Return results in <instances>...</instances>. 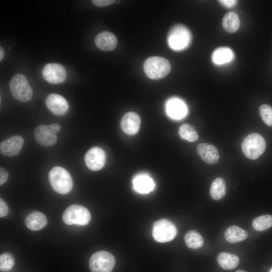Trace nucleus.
Wrapping results in <instances>:
<instances>
[{
  "instance_id": "nucleus-31",
  "label": "nucleus",
  "mask_w": 272,
  "mask_h": 272,
  "mask_svg": "<svg viewBox=\"0 0 272 272\" xmlns=\"http://www.w3.org/2000/svg\"><path fill=\"white\" fill-rule=\"evenodd\" d=\"M8 213V208L5 201L2 199H0V217L1 218L5 217Z\"/></svg>"
},
{
  "instance_id": "nucleus-6",
  "label": "nucleus",
  "mask_w": 272,
  "mask_h": 272,
  "mask_svg": "<svg viewBox=\"0 0 272 272\" xmlns=\"http://www.w3.org/2000/svg\"><path fill=\"white\" fill-rule=\"evenodd\" d=\"M91 214L85 207L78 205L69 206L63 212L62 220L67 225L85 226L91 220Z\"/></svg>"
},
{
  "instance_id": "nucleus-33",
  "label": "nucleus",
  "mask_w": 272,
  "mask_h": 272,
  "mask_svg": "<svg viewBox=\"0 0 272 272\" xmlns=\"http://www.w3.org/2000/svg\"><path fill=\"white\" fill-rule=\"evenodd\" d=\"M221 3H222L223 5L227 7H231L233 6L234 5V4L236 3V1H220Z\"/></svg>"
},
{
  "instance_id": "nucleus-19",
  "label": "nucleus",
  "mask_w": 272,
  "mask_h": 272,
  "mask_svg": "<svg viewBox=\"0 0 272 272\" xmlns=\"http://www.w3.org/2000/svg\"><path fill=\"white\" fill-rule=\"evenodd\" d=\"M47 221L46 216L42 213L35 211L29 214L25 220L27 227L32 231H38L44 228Z\"/></svg>"
},
{
  "instance_id": "nucleus-9",
  "label": "nucleus",
  "mask_w": 272,
  "mask_h": 272,
  "mask_svg": "<svg viewBox=\"0 0 272 272\" xmlns=\"http://www.w3.org/2000/svg\"><path fill=\"white\" fill-rule=\"evenodd\" d=\"M43 78L48 83L58 84L63 82L66 78L65 68L57 63H47L42 71Z\"/></svg>"
},
{
  "instance_id": "nucleus-36",
  "label": "nucleus",
  "mask_w": 272,
  "mask_h": 272,
  "mask_svg": "<svg viewBox=\"0 0 272 272\" xmlns=\"http://www.w3.org/2000/svg\"><path fill=\"white\" fill-rule=\"evenodd\" d=\"M236 272H246V271H243V270H238V271H236Z\"/></svg>"
},
{
  "instance_id": "nucleus-27",
  "label": "nucleus",
  "mask_w": 272,
  "mask_h": 272,
  "mask_svg": "<svg viewBox=\"0 0 272 272\" xmlns=\"http://www.w3.org/2000/svg\"><path fill=\"white\" fill-rule=\"evenodd\" d=\"M252 225L256 231H265L272 227V216L265 215L256 217L253 220Z\"/></svg>"
},
{
  "instance_id": "nucleus-10",
  "label": "nucleus",
  "mask_w": 272,
  "mask_h": 272,
  "mask_svg": "<svg viewBox=\"0 0 272 272\" xmlns=\"http://www.w3.org/2000/svg\"><path fill=\"white\" fill-rule=\"evenodd\" d=\"M106 161L104 151L100 147H94L90 149L85 156V162L87 167L92 171L101 170Z\"/></svg>"
},
{
  "instance_id": "nucleus-34",
  "label": "nucleus",
  "mask_w": 272,
  "mask_h": 272,
  "mask_svg": "<svg viewBox=\"0 0 272 272\" xmlns=\"http://www.w3.org/2000/svg\"><path fill=\"white\" fill-rule=\"evenodd\" d=\"M50 127L54 130L56 133L59 132L61 128L60 125L57 123H53L49 124Z\"/></svg>"
},
{
  "instance_id": "nucleus-5",
  "label": "nucleus",
  "mask_w": 272,
  "mask_h": 272,
  "mask_svg": "<svg viewBox=\"0 0 272 272\" xmlns=\"http://www.w3.org/2000/svg\"><path fill=\"white\" fill-rule=\"evenodd\" d=\"M10 89L13 96L19 101L25 102L32 98V88L27 79L23 75L16 74L11 79Z\"/></svg>"
},
{
  "instance_id": "nucleus-2",
  "label": "nucleus",
  "mask_w": 272,
  "mask_h": 272,
  "mask_svg": "<svg viewBox=\"0 0 272 272\" xmlns=\"http://www.w3.org/2000/svg\"><path fill=\"white\" fill-rule=\"evenodd\" d=\"M146 76L152 80H159L166 77L171 71V65L165 58L153 56L147 58L144 64Z\"/></svg>"
},
{
  "instance_id": "nucleus-32",
  "label": "nucleus",
  "mask_w": 272,
  "mask_h": 272,
  "mask_svg": "<svg viewBox=\"0 0 272 272\" xmlns=\"http://www.w3.org/2000/svg\"><path fill=\"white\" fill-rule=\"evenodd\" d=\"M9 177L8 172L3 168H0V185L4 184L7 180Z\"/></svg>"
},
{
  "instance_id": "nucleus-15",
  "label": "nucleus",
  "mask_w": 272,
  "mask_h": 272,
  "mask_svg": "<svg viewBox=\"0 0 272 272\" xmlns=\"http://www.w3.org/2000/svg\"><path fill=\"white\" fill-rule=\"evenodd\" d=\"M133 188L141 194L151 192L155 187V183L151 177L147 173L136 175L132 179Z\"/></svg>"
},
{
  "instance_id": "nucleus-28",
  "label": "nucleus",
  "mask_w": 272,
  "mask_h": 272,
  "mask_svg": "<svg viewBox=\"0 0 272 272\" xmlns=\"http://www.w3.org/2000/svg\"><path fill=\"white\" fill-rule=\"evenodd\" d=\"M15 264L13 255L9 252H5L0 256V269L1 271H7L12 269Z\"/></svg>"
},
{
  "instance_id": "nucleus-23",
  "label": "nucleus",
  "mask_w": 272,
  "mask_h": 272,
  "mask_svg": "<svg viewBox=\"0 0 272 272\" xmlns=\"http://www.w3.org/2000/svg\"><path fill=\"white\" fill-rule=\"evenodd\" d=\"M226 185L225 180L222 177H217L212 182L210 194L212 198L216 200L222 199L226 194Z\"/></svg>"
},
{
  "instance_id": "nucleus-20",
  "label": "nucleus",
  "mask_w": 272,
  "mask_h": 272,
  "mask_svg": "<svg viewBox=\"0 0 272 272\" xmlns=\"http://www.w3.org/2000/svg\"><path fill=\"white\" fill-rule=\"evenodd\" d=\"M217 260L220 267L226 270H232L235 268L240 262L239 258L237 255L224 252L218 254Z\"/></svg>"
},
{
  "instance_id": "nucleus-13",
  "label": "nucleus",
  "mask_w": 272,
  "mask_h": 272,
  "mask_svg": "<svg viewBox=\"0 0 272 272\" xmlns=\"http://www.w3.org/2000/svg\"><path fill=\"white\" fill-rule=\"evenodd\" d=\"M141 118L135 112L129 111L123 115L120 121L122 130L126 134L133 135L137 133L140 127Z\"/></svg>"
},
{
  "instance_id": "nucleus-4",
  "label": "nucleus",
  "mask_w": 272,
  "mask_h": 272,
  "mask_svg": "<svg viewBox=\"0 0 272 272\" xmlns=\"http://www.w3.org/2000/svg\"><path fill=\"white\" fill-rule=\"evenodd\" d=\"M266 143L264 138L257 133L248 134L244 138L241 145L244 156L251 160L257 159L264 153Z\"/></svg>"
},
{
  "instance_id": "nucleus-24",
  "label": "nucleus",
  "mask_w": 272,
  "mask_h": 272,
  "mask_svg": "<svg viewBox=\"0 0 272 272\" xmlns=\"http://www.w3.org/2000/svg\"><path fill=\"white\" fill-rule=\"evenodd\" d=\"M222 25L226 31L234 33L238 29L240 26V19L238 15L234 12L226 13L222 20Z\"/></svg>"
},
{
  "instance_id": "nucleus-26",
  "label": "nucleus",
  "mask_w": 272,
  "mask_h": 272,
  "mask_svg": "<svg viewBox=\"0 0 272 272\" xmlns=\"http://www.w3.org/2000/svg\"><path fill=\"white\" fill-rule=\"evenodd\" d=\"M178 132L181 139L190 142H195L198 139V134L195 127L188 123L182 124Z\"/></svg>"
},
{
  "instance_id": "nucleus-12",
  "label": "nucleus",
  "mask_w": 272,
  "mask_h": 272,
  "mask_svg": "<svg viewBox=\"0 0 272 272\" xmlns=\"http://www.w3.org/2000/svg\"><path fill=\"white\" fill-rule=\"evenodd\" d=\"M24 143V139L20 135L10 137L1 142V153L7 157L16 156L21 151Z\"/></svg>"
},
{
  "instance_id": "nucleus-8",
  "label": "nucleus",
  "mask_w": 272,
  "mask_h": 272,
  "mask_svg": "<svg viewBox=\"0 0 272 272\" xmlns=\"http://www.w3.org/2000/svg\"><path fill=\"white\" fill-rule=\"evenodd\" d=\"M115 263L114 256L104 250L94 253L89 260V267L92 272H111Z\"/></svg>"
},
{
  "instance_id": "nucleus-11",
  "label": "nucleus",
  "mask_w": 272,
  "mask_h": 272,
  "mask_svg": "<svg viewBox=\"0 0 272 272\" xmlns=\"http://www.w3.org/2000/svg\"><path fill=\"white\" fill-rule=\"evenodd\" d=\"M36 142L44 147H50L57 141L56 133L53 130L49 125L37 126L34 132Z\"/></svg>"
},
{
  "instance_id": "nucleus-22",
  "label": "nucleus",
  "mask_w": 272,
  "mask_h": 272,
  "mask_svg": "<svg viewBox=\"0 0 272 272\" xmlns=\"http://www.w3.org/2000/svg\"><path fill=\"white\" fill-rule=\"evenodd\" d=\"M232 50L227 47H221L214 50L212 60L216 64H223L230 62L233 58Z\"/></svg>"
},
{
  "instance_id": "nucleus-14",
  "label": "nucleus",
  "mask_w": 272,
  "mask_h": 272,
  "mask_svg": "<svg viewBox=\"0 0 272 272\" xmlns=\"http://www.w3.org/2000/svg\"><path fill=\"white\" fill-rule=\"evenodd\" d=\"M47 108L56 115H62L67 111L69 104L65 99L57 94H49L46 98Z\"/></svg>"
},
{
  "instance_id": "nucleus-3",
  "label": "nucleus",
  "mask_w": 272,
  "mask_h": 272,
  "mask_svg": "<svg viewBox=\"0 0 272 272\" xmlns=\"http://www.w3.org/2000/svg\"><path fill=\"white\" fill-rule=\"evenodd\" d=\"M49 178L52 187L56 192L65 194L72 190V178L64 168L59 166L52 168L49 172Z\"/></svg>"
},
{
  "instance_id": "nucleus-18",
  "label": "nucleus",
  "mask_w": 272,
  "mask_h": 272,
  "mask_svg": "<svg viewBox=\"0 0 272 272\" xmlns=\"http://www.w3.org/2000/svg\"><path fill=\"white\" fill-rule=\"evenodd\" d=\"M97 47L103 51L113 50L117 44V39L114 34L109 31H103L95 38Z\"/></svg>"
},
{
  "instance_id": "nucleus-17",
  "label": "nucleus",
  "mask_w": 272,
  "mask_h": 272,
  "mask_svg": "<svg viewBox=\"0 0 272 272\" xmlns=\"http://www.w3.org/2000/svg\"><path fill=\"white\" fill-rule=\"evenodd\" d=\"M166 113L168 116L174 119L184 117L187 113V108L181 100L173 98L170 99L166 104Z\"/></svg>"
},
{
  "instance_id": "nucleus-7",
  "label": "nucleus",
  "mask_w": 272,
  "mask_h": 272,
  "mask_svg": "<svg viewBox=\"0 0 272 272\" xmlns=\"http://www.w3.org/2000/svg\"><path fill=\"white\" fill-rule=\"evenodd\" d=\"M177 233L175 225L167 219L159 220L153 225L152 235L158 242L165 243L171 241L175 237Z\"/></svg>"
},
{
  "instance_id": "nucleus-16",
  "label": "nucleus",
  "mask_w": 272,
  "mask_h": 272,
  "mask_svg": "<svg viewBox=\"0 0 272 272\" xmlns=\"http://www.w3.org/2000/svg\"><path fill=\"white\" fill-rule=\"evenodd\" d=\"M197 154L203 161L209 164L218 163L220 156L216 147L208 143L199 144L196 148Z\"/></svg>"
},
{
  "instance_id": "nucleus-30",
  "label": "nucleus",
  "mask_w": 272,
  "mask_h": 272,
  "mask_svg": "<svg viewBox=\"0 0 272 272\" xmlns=\"http://www.w3.org/2000/svg\"><path fill=\"white\" fill-rule=\"evenodd\" d=\"M92 3L96 6L103 7L109 6L115 2L114 0H93Z\"/></svg>"
},
{
  "instance_id": "nucleus-29",
  "label": "nucleus",
  "mask_w": 272,
  "mask_h": 272,
  "mask_svg": "<svg viewBox=\"0 0 272 272\" xmlns=\"http://www.w3.org/2000/svg\"><path fill=\"white\" fill-rule=\"evenodd\" d=\"M259 112L264 123L269 126H272V107L268 104H262L259 107Z\"/></svg>"
},
{
  "instance_id": "nucleus-1",
  "label": "nucleus",
  "mask_w": 272,
  "mask_h": 272,
  "mask_svg": "<svg viewBox=\"0 0 272 272\" xmlns=\"http://www.w3.org/2000/svg\"><path fill=\"white\" fill-rule=\"evenodd\" d=\"M192 40L189 30L180 24L173 26L167 35V43L169 47L175 51H181L187 48Z\"/></svg>"
},
{
  "instance_id": "nucleus-37",
  "label": "nucleus",
  "mask_w": 272,
  "mask_h": 272,
  "mask_svg": "<svg viewBox=\"0 0 272 272\" xmlns=\"http://www.w3.org/2000/svg\"><path fill=\"white\" fill-rule=\"evenodd\" d=\"M269 272H272V268L270 269Z\"/></svg>"
},
{
  "instance_id": "nucleus-21",
  "label": "nucleus",
  "mask_w": 272,
  "mask_h": 272,
  "mask_svg": "<svg viewBox=\"0 0 272 272\" xmlns=\"http://www.w3.org/2000/svg\"><path fill=\"white\" fill-rule=\"evenodd\" d=\"M248 236V233L236 225L229 227L225 232V237L226 241L231 243L243 241Z\"/></svg>"
},
{
  "instance_id": "nucleus-25",
  "label": "nucleus",
  "mask_w": 272,
  "mask_h": 272,
  "mask_svg": "<svg viewBox=\"0 0 272 272\" xmlns=\"http://www.w3.org/2000/svg\"><path fill=\"white\" fill-rule=\"evenodd\" d=\"M186 245L190 248L196 249L203 244V239L197 231L191 230L186 232L184 236Z\"/></svg>"
},
{
  "instance_id": "nucleus-35",
  "label": "nucleus",
  "mask_w": 272,
  "mask_h": 272,
  "mask_svg": "<svg viewBox=\"0 0 272 272\" xmlns=\"http://www.w3.org/2000/svg\"><path fill=\"white\" fill-rule=\"evenodd\" d=\"M5 52L2 47H0V60L1 61L4 56Z\"/></svg>"
}]
</instances>
